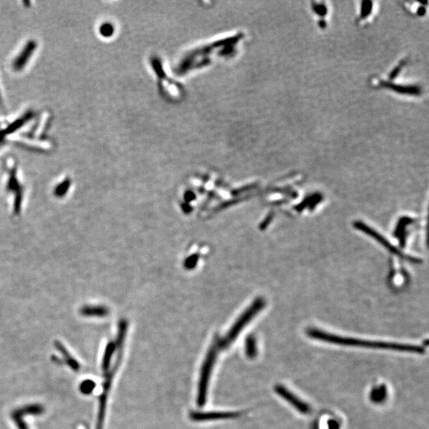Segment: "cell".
I'll list each match as a JSON object with an SVG mask.
<instances>
[{"label": "cell", "instance_id": "8fae6325", "mask_svg": "<svg viewBox=\"0 0 429 429\" xmlns=\"http://www.w3.org/2000/svg\"><path fill=\"white\" fill-rule=\"evenodd\" d=\"M246 355L248 358L253 359L255 358L258 354L257 350L256 340L253 336H249L246 340Z\"/></svg>", "mask_w": 429, "mask_h": 429}, {"label": "cell", "instance_id": "6da1fadb", "mask_svg": "<svg viewBox=\"0 0 429 429\" xmlns=\"http://www.w3.org/2000/svg\"><path fill=\"white\" fill-rule=\"evenodd\" d=\"M308 335L311 339L322 341L325 343H333L336 345L347 347H365L371 349H382L396 351V352H408V353L424 354L425 348L421 346L402 344V343H389L382 341H370L365 339H355L350 337H343L325 333L324 331L316 328L308 329Z\"/></svg>", "mask_w": 429, "mask_h": 429}, {"label": "cell", "instance_id": "7a4b0ae2", "mask_svg": "<svg viewBox=\"0 0 429 429\" xmlns=\"http://www.w3.org/2000/svg\"><path fill=\"white\" fill-rule=\"evenodd\" d=\"M219 349L220 347L219 344V337H216L214 338V341L212 343L201 367L200 380L198 384L197 398H196V402L199 406H203L206 403L211 375L213 372V366L216 360L217 355Z\"/></svg>", "mask_w": 429, "mask_h": 429}, {"label": "cell", "instance_id": "7c38bea8", "mask_svg": "<svg viewBox=\"0 0 429 429\" xmlns=\"http://www.w3.org/2000/svg\"><path fill=\"white\" fill-rule=\"evenodd\" d=\"M81 313L84 316H103L107 314V311L103 308L87 307L83 309Z\"/></svg>", "mask_w": 429, "mask_h": 429}, {"label": "cell", "instance_id": "8992f818", "mask_svg": "<svg viewBox=\"0 0 429 429\" xmlns=\"http://www.w3.org/2000/svg\"><path fill=\"white\" fill-rule=\"evenodd\" d=\"M274 391L280 396L281 398L286 400L293 408H296L298 412L302 414H309L311 411V406L308 405L306 402H303L298 397L295 395L294 393L289 391L286 386L282 385H277L274 386Z\"/></svg>", "mask_w": 429, "mask_h": 429}, {"label": "cell", "instance_id": "9c48e42d", "mask_svg": "<svg viewBox=\"0 0 429 429\" xmlns=\"http://www.w3.org/2000/svg\"><path fill=\"white\" fill-rule=\"evenodd\" d=\"M116 349V343H109L107 344V347H106L103 360H102V368H103V371L107 372V370H109L110 365H111V362H112V356H113Z\"/></svg>", "mask_w": 429, "mask_h": 429}, {"label": "cell", "instance_id": "9a60e30c", "mask_svg": "<svg viewBox=\"0 0 429 429\" xmlns=\"http://www.w3.org/2000/svg\"><path fill=\"white\" fill-rule=\"evenodd\" d=\"M13 420L15 421V423L17 425L18 429H29L28 428L27 425L23 421V419L22 417H15V416H12Z\"/></svg>", "mask_w": 429, "mask_h": 429}, {"label": "cell", "instance_id": "3957f363", "mask_svg": "<svg viewBox=\"0 0 429 429\" xmlns=\"http://www.w3.org/2000/svg\"><path fill=\"white\" fill-rule=\"evenodd\" d=\"M265 305V302L262 299H259L255 301L254 305L249 309L247 311L237 320L236 324H234L229 333H227V336L224 339H219V344L220 348H227L229 347L234 341L236 340L239 333L242 329L248 324L250 320H252L256 314L259 313V311L262 310Z\"/></svg>", "mask_w": 429, "mask_h": 429}, {"label": "cell", "instance_id": "30bf717a", "mask_svg": "<svg viewBox=\"0 0 429 429\" xmlns=\"http://www.w3.org/2000/svg\"><path fill=\"white\" fill-rule=\"evenodd\" d=\"M56 347H57L58 351L63 355L66 363L69 365V366H70L72 370H73L74 371H78V370H80V364L78 363L77 361L74 358L72 357L71 355L66 351V348L64 347V346L61 343H57Z\"/></svg>", "mask_w": 429, "mask_h": 429}, {"label": "cell", "instance_id": "52a82bcc", "mask_svg": "<svg viewBox=\"0 0 429 429\" xmlns=\"http://www.w3.org/2000/svg\"><path fill=\"white\" fill-rule=\"evenodd\" d=\"M241 412H191L190 417L196 422L216 421L223 419L237 418L242 416Z\"/></svg>", "mask_w": 429, "mask_h": 429}, {"label": "cell", "instance_id": "5b68a950", "mask_svg": "<svg viewBox=\"0 0 429 429\" xmlns=\"http://www.w3.org/2000/svg\"><path fill=\"white\" fill-rule=\"evenodd\" d=\"M354 226L356 227V229L359 230V231L363 232V233L366 234V235H368L370 237L375 238V239L377 240L380 244L382 245L383 246H385V248L387 249L389 251L393 253V254L397 255V256L400 257L401 259H405V260H407V261L410 262L412 263L421 262L420 259H416V258H413V257L408 256V255H404L401 250H398V248H396L395 246H393L391 243H389L387 240L385 239V238H384L382 236H381L380 234L378 233L375 230L373 229V228L366 225V224L362 223V222L357 221V222L354 223Z\"/></svg>", "mask_w": 429, "mask_h": 429}, {"label": "cell", "instance_id": "277c9868", "mask_svg": "<svg viewBox=\"0 0 429 429\" xmlns=\"http://www.w3.org/2000/svg\"><path fill=\"white\" fill-rule=\"evenodd\" d=\"M121 359H122V354H119L113 368L106 375L105 381L103 384V393L99 397V412H98L95 429H103L106 415V406H107V402L105 401H107V397H108V393H109L110 389L112 386V381H113L114 377L116 375L117 369L119 368V366L120 365Z\"/></svg>", "mask_w": 429, "mask_h": 429}, {"label": "cell", "instance_id": "5bb4252c", "mask_svg": "<svg viewBox=\"0 0 429 429\" xmlns=\"http://www.w3.org/2000/svg\"><path fill=\"white\" fill-rule=\"evenodd\" d=\"M95 383L92 380H84L80 385V390L84 395H89L94 391Z\"/></svg>", "mask_w": 429, "mask_h": 429}, {"label": "cell", "instance_id": "4fadbf2b", "mask_svg": "<svg viewBox=\"0 0 429 429\" xmlns=\"http://www.w3.org/2000/svg\"><path fill=\"white\" fill-rule=\"evenodd\" d=\"M385 390L386 389H385V387L384 388V386L375 389L370 393V399L372 400L374 402L380 403V402H382V400L385 398V395H386Z\"/></svg>", "mask_w": 429, "mask_h": 429}, {"label": "cell", "instance_id": "ba28073f", "mask_svg": "<svg viewBox=\"0 0 429 429\" xmlns=\"http://www.w3.org/2000/svg\"><path fill=\"white\" fill-rule=\"evenodd\" d=\"M45 408L40 405H30L25 406L24 408H19L17 410H15L13 412L12 416L15 417H23L24 416H28V415H33V416H38L41 415L44 412Z\"/></svg>", "mask_w": 429, "mask_h": 429}]
</instances>
